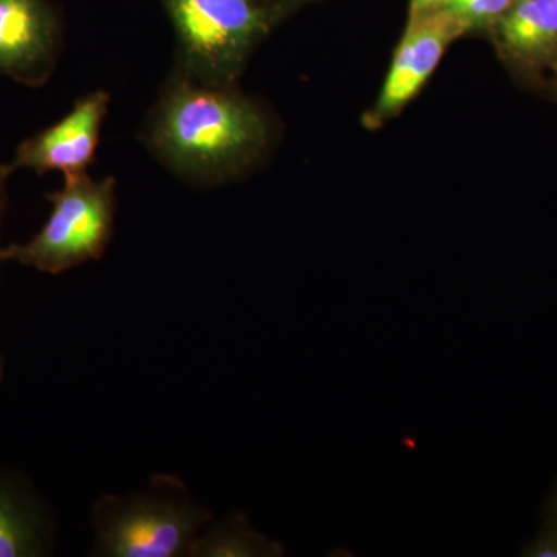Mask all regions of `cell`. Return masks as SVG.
Listing matches in <instances>:
<instances>
[{
	"label": "cell",
	"mask_w": 557,
	"mask_h": 557,
	"mask_svg": "<svg viewBox=\"0 0 557 557\" xmlns=\"http://www.w3.org/2000/svg\"><path fill=\"white\" fill-rule=\"evenodd\" d=\"M223 87L175 79L150 123V146L160 159L197 182L225 177L265 138L258 110Z\"/></svg>",
	"instance_id": "cell-1"
},
{
	"label": "cell",
	"mask_w": 557,
	"mask_h": 557,
	"mask_svg": "<svg viewBox=\"0 0 557 557\" xmlns=\"http://www.w3.org/2000/svg\"><path fill=\"white\" fill-rule=\"evenodd\" d=\"M211 519L182 480L153 475L149 490L97 500L91 556L190 557Z\"/></svg>",
	"instance_id": "cell-2"
},
{
	"label": "cell",
	"mask_w": 557,
	"mask_h": 557,
	"mask_svg": "<svg viewBox=\"0 0 557 557\" xmlns=\"http://www.w3.org/2000/svg\"><path fill=\"white\" fill-rule=\"evenodd\" d=\"M47 199L53 209L46 225L27 244L3 248V260L61 274L101 258L112 239L115 180L97 182L87 172L72 175Z\"/></svg>",
	"instance_id": "cell-3"
},
{
	"label": "cell",
	"mask_w": 557,
	"mask_h": 557,
	"mask_svg": "<svg viewBox=\"0 0 557 557\" xmlns=\"http://www.w3.org/2000/svg\"><path fill=\"white\" fill-rule=\"evenodd\" d=\"M189 78L226 86L269 28L255 0H163Z\"/></svg>",
	"instance_id": "cell-4"
},
{
	"label": "cell",
	"mask_w": 557,
	"mask_h": 557,
	"mask_svg": "<svg viewBox=\"0 0 557 557\" xmlns=\"http://www.w3.org/2000/svg\"><path fill=\"white\" fill-rule=\"evenodd\" d=\"M109 101L106 91L81 98L64 119L22 143L9 171H60L64 177L86 174L97 153Z\"/></svg>",
	"instance_id": "cell-5"
},
{
	"label": "cell",
	"mask_w": 557,
	"mask_h": 557,
	"mask_svg": "<svg viewBox=\"0 0 557 557\" xmlns=\"http://www.w3.org/2000/svg\"><path fill=\"white\" fill-rule=\"evenodd\" d=\"M60 40V20L49 2L0 0V75L42 86L57 65Z\"/></svg>",
	"instance_id": "cell-6"
},
{
	"label": "cell",
	"mask_w": 557,
	"mask_h": 557,
	"mask_svg": "<svg viewBox=\"0 0 557 557\" xmlns=\"http://www.w3.org/2000/svg\"><path fill=\"white\" fill-rule=\"evenodd\" d=\"M465 32L467 27L448 9L410 16L376 104L379 115L408 104L431 78L449 44Z\"/></svg>",
	"instance_id": "cell-7"
},
{
	"label": "cell",
	"mask_w": 557,
	"mask_h": 557,
	"mask_svg": "<svg viewBox=\"0 0 557 557\" xmlns=\"http://www.w3.org/2000/svg\"><path fill=\"white\" fill-rule=\"evenodd\" d=\"M51 523L35 491L0 467V557L49 555Z\"/></svg>",
	"instance_id": "cell-8"
},
{
	"label": "cell",
	"mask_w": 557,
	"mask_h": 557,
	"mask_svg": "<svg viewBox=\"0 0 557 557\" xmlns=\"http://www.w3.org/2000/svg\"><path fill=\"white\" fill-rule=\"evenodd\" d=\"M502 47L528 65L557 58V0H518L497 22Z\"/></svg>",
	"instance_id": "cell-9"
},
{
	"label": "cell",
	"mask_w": 557,
	"mask_h": 557,
	"mask_svg": "<svg viewBox=\"0 0 557 557\" xmlns=\"http://www.w3.org/2000/svg\"><path fill=\"white\" fill-rule=\"evenodd\" d=\"M276 552L242 516H230L201 531L190 557L273 556Z\"/></svg>",
	"instance_id": "cell-10"
},
{
	"label": "cell",
	"mask_w": 557,
	"mask_h": 557,
	"mask_svg": "<svg viewBox=\"0 0 557 557\" xmlns=\"http://www.w3.org/2000/svg\"><path fill=\"white\" fill-rule=\"evenodd\" d=\"M516 2L518 0H454L448 10L467 27V30H471L497 24Z\"/></svg>",
	"instance_id": "cell-11"
},
{
	"label": "cell",
	"mask_w": 557,
	"mask_h": 557,
	"mask_svg": "<svg viewBox=\"0 0 557 557\" xmlns=\"http://www.w3.org/2000/svg\"><path fill=\"white\" fill-rule=\"evenodd\" d=\"M525 556L557 557V534L548 530L536 539L533 545L525 549Z\"/></svg>",
	"instance_id": "cell-12"
},
{
	"label": "cell",
	"mask_w": 557,
	"mask_h": 557,
	"mask_svg": "<svg viewBox=\"0 0 557 557\" xmlns=\"http://www.w3.org/2000/svg\"><path fill=\"white\" fill-rule=\"evenodd\" d=\"M454 0H410V16L448 9Z\"/></svg>",
	"instance_id": "cell-13"
},
{
	"label": "cell",
	"mask_w": 557,
	"mask_h": 557,
	"mask_svg": "<svg viewBox=\"0 0 557 557\" xmlns=\"http://www.w3.org/2000/svg\"><path fill=\"white\" fill-rule=\"evenodd\" d=\"M10 174L9 164L0 163V225H2L3 212H5L7 207L5 183Z\"/></svg>",
	"instance_id": "cell-14"
},
{
	"label": "cell",
	"mask_w": 557,
	"mask_h": 557,
	"mask_svg": "<svg viewBox=\"0 0 557 557\" xmlns=\"http://www.w3.org/2000/svg\"><path fill=\"white\" fill-rule=\"evenodd\" d=\"M548 530L555 531L557 534V493L553 498L552 509H549Z\"/></svg>",
	"instance_id": "cell-15"
},
{
	"label": "cell",
	"mask_w": 557,
	"mask_h": 557,
	"mask_svg": "<svg viewBox=\"0 0 557 557\" xmlns=\"http://www.w3.org/2000/svg\"><path fill=\"white\" fill-rule=\"evenodd\" d=\"M3 376V359L0 357V381H2Z\"/></svg>",
	"instance_id": "cell-16"
},
{
	"label": "cell",
	"mask_w": 557,
	"mask_h": 557,
	"mask_svg": "<svg viewBox=\"0 0 557 557\" xmlns=\"http://www.w3.org/2000/svg\"><path fill=\"white\" fill-rule=\"evenodd\" d=\"M2 247H0V263L2 262H5V260H3V256H2Z\"/></svg>",
	"instance_id": "cell-17"
}]
</instances>
